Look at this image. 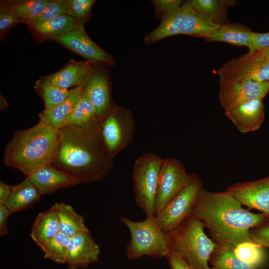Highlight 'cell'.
<instances>
[{"label": "cell", "instance_id": "1", "mask_svg": "<svg viewBox=\"0 0 269 269\" xmlns=\"http://www.w3.org/2000/svg\"><path fill=\"white\" fill-rule=\"evenodd\" d=\"M100 120L58 130V147L51 165L75 178L79 183L101 180L111 171L109 156L99 134Z\"/></svg>", "mask_w": 269, "mask_h": 269}, {"label": "cell", "instance_id": "2", "mask_svg": "<svg viewBox=\"0 0 269 269\" xmlns=\"http://www.w3.org/2000/svg\"><path fill=\"white\" fill-rule=\"evenodd\" d=\"M191 215L207 228L211 239L219 246L235 248L253 242L250 231L268 218L251 212L232 195L225 191L213 192L201 188Z\"/></svg>", "mask_w": 269, "mask_h": 269}, {"label": "cell", "instance_id": "3", "mask_svg": "<svg viewBox=\"0 0 269 269\" xmlns=\"http://www.w3.org/2000/svg\"><path fill=\"white\" fill-rule=\"evenodd\" d=\"M58 147V130L39 121L30 128L14 132L5 146L3 162L27 177L41 167L51 165Z\"/></svg>", "mask_w": 269, "mask_h": 269}, {"label": "cell", "instance_id": "4", "mask_svg": "<svg viewBox=\"0 0 269 269\" xmlns=\"http://www.w3.org/2000/svg\"><path fill=\"white\" fill-rule=\"evenodd\" d=\"M204 228L200 220L190 215L167 232L172 249L194 269H211L209 261L219 246L206 234Z\"/></svg>", "mask_w": 269, "mask_h": 269}, {"label": "cell", "instance_id": "5", "mask_svg": "<svg viewBox=\"0 0 269 269\" xmlns=\"http://www.w3.org/2000/svg\"><path fill=\"white\" fill-rule=\"evenodd\" d=\"M120 220L130 233L131 239L126 248L129 260H135L144 256L166 258L172 250L167 233L160 228L155 216L138 222L127 217H121Z\"/></svg>", "mask_w": 269, "mask_h": 269}, {"label": "cell", "instance_id": "6", "mask_svg": "<svg viewBox=\"0 0 269 269\" xmlns=\"http://www.w3.org/2000/svg\"><path fill=\"white\" fill-rule=\"evenodd\" d=\"M163 158L151 152L135 160L132 181L135 200L146 217L155 216L154 206L158 177Z\"/></svg>", "mask_w": 269, "mask_h": 269}, {"label": "cell", "instance_id": "7", "mask_svg": "<svg viewBox=\"0 0 269 269\" xmlns=\"http://www.w3.org/2000/svg\"><path fill=\"white\" fill-rule=\"evenodd\" d=\"M99 134L106 151L112 159L133 141L135 122L130 109L114 104L99 122Z\"/></svg>", "mask_w": 269, "mask_h": 269}, {"label": "cell", "instance_id": "8", "mask_svg": "<svg viewBox=\"0 0 269 269\" xmlns=\"http://www.w3.org/2000/svg\"><path fill=\"white\" fill-rule=\"evenodd\" d=\"M202 185L199 176L192 173L187 184L155 216L157 224L164 232L167 233L174 229L191 215Z\"/></svg>", "mask_w": 269, "mask_h": 269}, {"label": "cell", "instance_id": "9", "mask_svg": "<svg viewBox=\"0 0 269 269\" xmlns=\"http://www.w3.org/2000/svg\"><path fill=\"white\" fill-rule=\"evenodd\" d=\"M192 173H188L183 163L176 158H163L157 187L155 216L189 182Z\"/></svg>", "mask_w": 269, "mask_h": 269}, {"label": "cell", "instance_id": "10", "mask_svg": "<svg viewBox=\"0 0 269 269\" xmlns=\"http://www.w3.org/2000/svg\"><path fill=\"white\" fill-rule=\"evenodd\" d=\"M219 81L230 79H244L259 82H269V60L257 51L249 52L233 58L217 71Z\"/></svg>", "mask_w": 269, "mask_h": 269}, {"label": "cell", "instance_id": "11", "mask_svg": "<svg viewBox=\"0 0 269 269\" xmlns=\"http://www.w3.org/2000/svg\"><path fill=\"white\" fill-rule=\"evenodd\" d=\"M219 85L218 98L225 111L249 100H263L269 91V82L230 79L219 81Z\"/></svg>", "mask_w": 269, "mask_h": 269}, {"label": "cell", "instance_id": "12", "mask_svg": "<svg viewBox=\"0 0 269 269\" xmlns=\"http://www.w3.org/2000/svg\"><path fill=\"white\" fill-rule=\"evenodd\" d=\"M68 49L80 55L87 61L114 65L113 56L97 45L88 36L84 24H79L70 32L51 39Z\"/></svg>", "mask_w": 269, "mask_h": 269}, {"label": "cell", "instance_id": "13", "mask_svg": "<svg viewBox=\"0 0 269 269\" xmlns=\"http://www.w3.org/2000/svg\"><path fill=\"white\" fill-rule=\"evenodd\" d=\"M242 205L259 211L269 218V176L254 181L239 182L226 190Z\"/></svg>", "mask_w": 269, "mask_h": 269}, {"label": "cell", "instance_id": "14", "mask_svg": "<svg viewBox=\"0 0 269 269\" xmlns=\"http://www.w3.org/2000/svg\"><path fill=\"white\" fill-rule=\"evenodd\" d=\"M100 247L89 232L79 233L70 238L66 264L68 269L86 268L98 261Z\"/></svg>", "mask_w": 269, "mask_h": 269}, {"label": "cell", "instance_id": "15", "mask_svg": "<svg viewBox=\"0 0 269 269\" xmlns=\"http://www.w3.org/2000/svg\"><path fill=\"white\" fill-rule=\"evenodd\" d=\"M227 118L241 133L258 130L263 123L265 108L262 99H253L225 111Z\"/></svg>", "mask_w": 269, "mask_h": 269}, {"label": "cell", "instance_id": "16", "mask_svg": "<svg viewBox=\"0 0 269 269\" xmlns=\"http://www.w3.org/2000/svg\"><path fill=\"white\" fill-rule=\"evenodd\" d=\"M84 89L95 109L97 119L101 120L114 104L106 74L101 70L93 69L85 82Z\"/></svg>", "mask_w": 269, "mask_h": 269}, {"label": "cell", "instance_id": "17", "mask_svg": "<svg viewBox=\"0 0 269 269\" xmlns=\"http://www.w3.org/2000/svg\"><path fill=\"white\" fill-rule=\"evenodd\" d=\"M27 177L42 195L79 184L71 175L51 165L41 167Z\"/></svg>", "mask_w": 269, "mask_h": 269}, {"label": "cell", "instance_id": "18", "mask_svg": "<svg viewBox=\"0 0 269 269\" xmlns=\"http://www.w3.org/2000/svg\"><path fill=\"white\" fill-rule=\"evenodd\" d=\"M192 9L190 0L183 3L179 8L161 19L156 28L145 35L144 43L150 45L164 38L179 34L186 18Z\"/></svg>", "mask_w": 269, "mask_h": 269}, {"label": "cell", "instance_id": "19", "mask_svg": "<svg viewBox=\"0 0 269 269\" xmlns=\"http://www.w3.org/2000/svg\"><path fill=\"white\" fill-rule=\"evenodd\" d=\"M93 64L87 61H70L58 72L45 77L63 89L76 87L88 79L94 69Z\"/></svg>", "mask_w": 269, "mask_h": 269}, {"label": "cell", "instance_id": "20", "mask_svg": "<svg viewBox=\"0 0 269 269\" xmlns=\"http://www.w3.org/2000/svg\"><path fill=\"white\" fill-rule=\"evenodd\" d=\"M86 81L75 87L73 93L64 101L54 107L44 109L39 114V121L57 130L63 128L83 92Z\"/></svg>", "mask_w": 269, "mask_h": 269}, {"label": "cell", "instance_id": "21", "mask_svg": "<svg viewBox=\"0 0 269 269\" xmlns=\"http://www.w3.org/2000/svg\"><path fill=\"white\" fill-rule=\"evenodd\" d=\"M58 233L59 230L57 217L52 206L37 215L32 226L30 236L41 249Z\"/></svg>", "mask_w": 269, "mask_h": 269}, {"label": "cell", "instance_id": "22", "mask_svg": "<svg viewBox=\"0 0 269 269\" xmlns=\"http://www.w3.org/2000/svg\"><path fill=\"white\" fill-rule=\"evenodd\" d=\"M53 207L56 213L59 232L71 238L81 233L89 232L83 217L78 214L72 206L64 203H56Z\"/></svg>", "mask_w": 269, "mask_h": 269}, {"label": "cell", "instance_id": "23", "mask_svg": "<svg viewBox=\"0 0 269 269\" xmlns=\"http://www.w3.org/2000/svg\"><path fill=\"white\" fill-rule=\"evenodd\" d=\"M41 196L37 189L26 177L19 184L12 186L10 195L4 205L12 213L32 207Z\"/></svg>", "mask_w": 269, "mask_h": 269}, {"label": "cell", "instance_id": "24", "mask_svg": "<svg viewBox=\"0 0 269 269\" xmlns=\"http://www.w3.org/2000/svg\"><path fill=\"white\" fill-rule=\"evenodd\" d=\"M254 34L247 27L240 24H226L205 39L209 41L224 42L249 48Z\"/></svg>", "mask_w": 269, "mask_h": 269}, {"label": "cell", "instance_id": "25", "mask_svg": "<svg viewBox=\"0 0 269 269\" xmlns=\"http://www.w3.org/2000/svg\"><path fill=\"white\" fill-rule=\"evenodd\" d=\"M79 24L80 23L75 18L65 14L29 26L40 36L51 39L54 37L70 32Z\"/></svg>", "mask_w": 269, "mask_h": 269}, {"label": "cell", "instance_id": "26", "mask_svg": "<svg viewBox=\"0 0 269 269\" xmlns=\"http://www.w3.org/2000/svg\"><path fill=\"white\" fill-rule=\"evenodd\" d=\"M194 10L211 22L219 25L226 24L227 8L234 1L220 0H191Z\"/></svg>", "mask_w": 269, "mask_h": 269}, {"label": "cell", "instance_id": "27", "mask_svg": "<svg viewBox=\"0 0 269 269\" xmlns=\"http://www.w3.org/2000/svg\"><path fill=\"white\" fill-rule=\"evenodd\" d=\"M49 0H22L6 2L4 4L20 21L29 24L45 10Z\"/></svg>", "mask_w": 269, "mask_h": 269}, {"label": "cell", "instance_id": "28", "mask_svg": "<svg viewBox=\"0 0 269 269\" xmlns=\"http://www.w3.org/2000/svg\"><path fill=\"white\" fill-rule=\"evenodd\" d=\"M34 88L42 99L45 109H48L66 100L73 93L75 87L70 90L63 89L44 77L36 81Z\"/></svg>", "mask_w": 269, "mask_h": 269}, {"label": "cell", "instance_id": "29", "mask_svg": "<svg viewBox=\"0 0 269 269\" xmlns=\"http://www.w3.org/2000/svg\"><path fill=\"white\" fill-rule=\"evenodd\" d=\"M221 26L208 20L193 9L186 18L179 34L206 38Z\"/></svg>", "mask_w": 269, "mask_h": 269}, {"label": "cell", "instance_id": "30", "mask_svg": "<svg viewBox=\"0 0 269 269\" xmlns=\"http://www.w3.org/2000/svg\"><path fill=\"white\" fill-rule=\"evenodd\" d=\"M212 269H256L239 259L234 253V248L218 246L212 255Z\"/></svg>", "mask_w": 269, "mask_h": 269}, {"label": "cell", "instance_id": "31", "mask_svg": "<svg viewBox=\"0 0 269 269\" xmlns=\"http://www.w3.org/2000/svg\"><path fill=\"white\" fill-rule=\"evenodd\" d=\"M98 119L95 109L84 88L65 126H82Z\"/></svg>", "mask_w": 269, "mask_h": 269}, {"label": "cell", "instance_id": "32", "mask_svg": "<svg viewBox=\"0 0 269 269\" xmlns=\"http://www.w3.org/2000/svg\"><path fill=\"white\" fill-rule=\"evenodd\" d=\"M70 238L58 233L41 248L44 257L60 264H66Z\"/></svg>", "mask_w": 269, "mask_h": 269}, {"label": "cell", "instance_id": "33", "mask_svg": "<svg viewBox=\"0 0 269 269\" xmlns=\"http://www.w3.org/2000/svg\"><path fill=\"white\" fill-rule=\"evenodd\" d=\"M237 257L243 262L257 268L263 262L265 254L263 247L254 242H246L234 248Z\"/></svg>", "mask_w": 269, "mask_h": 269}, {"label": "cell", "instance_id": "34", "mask_svg": "<svg viewBox=\"0 0 269 269\" xmlns=\"http://www.w3.org/2000/svg\"><path fill=\"white\" fill-rule=\"evenodd\" d=\"M96 1L94 0H67L68 15L84 24L89 18L90 11Z\"/></svg>", "mask_w": 269, "mask_h": 269}, {"label": "cell", "instance_id": "35", "mask_svg": "<svg viewBox=\"0 0 269 269\" xmlns=\"http://www.w3.org/2000/svg\"><path fill=\"white\" fill-rule=\"evenodd\" d=\"M68 11L67 0H50L41 14L28 25L46 21L62 14H68Z\"/></svg>", "mask_w": 269, "mask_h": 269}, {"label": "cell", "instance_id": "36", "mask_svg": "<svg viewBox=\"0 0 269 269\" xmlns=\"http://www.w3.org/2000/svg\"><path fill=\"white\" fill-rule=\"evenodd\" d=\"M154 8V18L161 20L179 8L183 3L180 0H151Z\"/></svg>", "mask_w": 269, "mask_h": 269}, {"label": "cell", "instance_id": "37", "mask_svg": "<svg viewBox=\"0 0 269 269\" xmlns=\"http://www.w3.org/2000/svg\"><path fill=\"white\" fill-rule=\"evenodd\" d=\"M249 234L254 242L263 247L269 248V218L252 228Z\"/></svg>", "mask_w": 269, "mask_h": 269}, {"label": "cell", "instance_id": "38", "mask_svg": "<svg viewBox=\"0 0 269 269\" xmlns=\"http://www.w3.org/2000/svg\"><path fill=\"white\" fill-rule=\"evenodd\" d=\"M20 21L2 3L0 8V34L1 38L14 25Z\"/></svg>", "mask_w": 269, "mask_h": 269}, {"label": "cell", "instance_id": "39", "mask_svg": "<svg viewBox=\"0 0 269 269\" xmlns=\"http://www.w3.org/2000/svg\"><path fill=\"white\" fill-rule=\"evenodd\" d=\"M269 48V32H254L249 52L260 51Z\"/></svg>", "mask_w": 269, "mask_h": 269}, {"label": "cell", "instance_id": "40", "mask_svg": "<svg viewBox=\"0 0 269 269\" xmlns=\"http://www.w3.org/2000/svg\"><path fill=\"white\" fill-rule=\"evenodd\" d=\"M166 258L170 269H194L178 253L173 249L166 257Z\"/></svg>", "mask_w": 269, "mask_h": 269}, {"label": "cell", "instance_id": "41", "mask_svg": "<svg viewBox=\"0 0 269 269\" xmlns=\"http://www.w3.org/2000/svg\"><path fill=\"white\" fill-rule=\"evenodd\" d=\"M12 213L5 206L0 205V235L3 236L8 234L7 220Z\"/></svg>", "mask_w": 269, "mask_h": 269}, {"label": "cell", "instance_id": "42", "mask_svg": "<svg viewBox=\"0 0 269 269\" xmlns=\"http://www.w3.org/2000/svg\"><path fill=\"white\" fill-rule=\"evenodd\" d=\"M12 190V186L9 185L0 180V205H3L9 197Z\"/></svg>", "mask_w": 269, "mask_h": 269}, {"label": "cell", "instance_id": "43", "mask_svg": "<svg viewBox=\"0 0 269 269\" xmlns=\"http://www.w3.org/2000/svg\"><path fill=\"white\" fill-rule=\"evenodd\" d=\"M257 52L260 56L269 60V48Z\"/></svg>", "mask_w": 269, "mask_h": 269}, {"label": "cell", "instance_id": "44", "mask_svg": "<svg viewBox=\"0 0 269 269\" xmlns=\"http://www.w3.org/2000/svg\"></svg>", "mask_w": 269, "mask_h": 269}]
</instances>
